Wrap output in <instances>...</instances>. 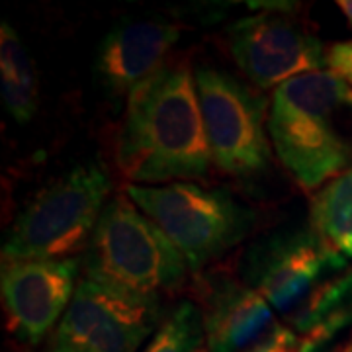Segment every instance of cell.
Returning a JSON list of instances; mask_svg holds the SVG:
<instances>
[{
    "label": "cell",
    "mask_w": 352,
    "mask_h": 352,
    "mask_svg": "<svg viewBox=\"0 0 352 352\" xmlns=\"http://www.w3.org/2000/svg\"><path fill=\"white\" fill-rule=\"evenodd\" d=\"M116 161L129 184L188 182L208 175L212 153L196 76L186 65L164 67L129 92Z\"/></svg>",
    "instance_id": "obj_1"
},
{
    "label": "cell",
    "mask_w": 352,
    "mask_h": 352,
    "mask_svg": "<svg viewBox=\"0 0 352 352\" xmlns=\"http://www.w3.org/2000/svg\"><path fill=\"white\" fill-rule=\"evenodd\" d=\"M344 112H352V88L331 71L296 76L274 90L270 143L303 190L323 188L352 164V141L339 127Z\"/></svg>",
    "instance_id": "obj_2"
},
{
    "label": "cell",
    "mask_w": 352,
    "mask_h": 352,
    "mask_svg": "<svg viewBox=\"0 0 352 352\" xmlns=\"http://www.w3.org/2000/svg\"><path fill=\"white\" fill-rule=\"evenodd\" d=\"M82 264L87 278L147 300L175 292L190 270L175 245L126 194L106 204Z\"/></svg>",
    "instance_id": "obj_3"
},
{
    "label": "cell",
    "mask_w": 352,
    "mask_h": 352,
    "mask_svg": "<svg viewBox=\"0 0 352 352\" xmlns=\"http://www.w3.org/2000/svg\"><path fill=\"white\" fill-rule=\"evenodd\" d=\"M110 192L104 166L76 164L20 212L2 245V263L73 258L87 251Z\"/></svg>",
    "instance_id": "obj_4"
},
{
    "label": "cell",
    "mask_w": 352,
    "mask_h": 352,
    "mask_svg": "<svg viewBox=\"0 0 352 352\" xmlns=\"http://www.w3.org/2000/svg\"><path fill=\"white\" fill-rule=\"evenodd\" d=\"M126 196L163 231L194 272L239 245L254 223L252 210L227 190L201 188L196 182L127 184Z\"/></svg>",
    "instance_id": "obj_5"
},
{
    "label": "cell",
    "mask_w": 352,
    "mask_h": 352,
    "mask_svg": "<svg viewBox=\"0 0 352 352\" xmlns=\"http://www.w3.org/2000/svg\"><path fill=\"white\" fill-rule=\"evenodd\" d=\"M194 76L212 163L237 178L261 175L272 153L266 102L217 69L200 67Z\"/></svg>",
    "instance_id": "obj_6"
},
{
    "label": "cell",
    "mask_w": 352,
    "mask_h": 352,
    "mask_svg": "<svg viewBox=\"0 0 352 352\" xmlns=\"http://www.w3.org/2000/svg\"><path fill=\"white\" fill-rule=\"evenodd\" d=\"M344 268L346 261L331 251L311 226L286 227L256 241L247 251L243 282L288 321Z\"/></svg>",
    "instance_id": "obj_7"
},
{
    "label": "cell",
    "mask_w": 352,
    "mask_h": 352,
    "mask_svg": "<svg viewBox=\"0 0 352 352\" xmlns=\"http://www.w3.org/2000/svg\"><path fill=\"white\" fill-rule=\"evenodd\" d=\"M161 321V300L138 298L85 276L53 333L51 352H138Z\"/></svg>",
    "instance_id": "obj_8"
},
{
    "label": "cell",
    "mask_w": 352,
    "mask_h": 352,
    "mask_svg": "<svg viewBox=\"0 0 352 352\" xmlns=\"http://www.w3.org/2000/svg\"><path fill=\"white\" fill-rule=\"evenodd\" d=\"M229 50L254 87L272 88L327 67L323 43L278 14H258L229 28Z\"/></svg>",
    "instance_id": "obj_9"
},
{
    "label": "cell",
    "mask_w": 352,
    "mask_h": 352,
    "mask_svg": "<svg viewBox=\"0 0 352 352\" xmlns=\"http://www.w3.org/2000/svg\"><path fill=\"white\" fill-rule=\"evenodd\" d=\"M78 258L2 263L0 294L8 329L24 344H38L59 325L78 286Z\"/></svg>",
    "instance_id": "obj_10"
},
{
    "label": "cell",
    "mask_w": 352,
    "mask_h": 352,
    "mask_svg": "<svg viewBox=\"0 0 352 352\" xmlns=\"http://www.w3.org/2000/svg\"><path fill=\"white\" fill-rule=\"evenodd\" d=\"M180 39V30L166 22L135 20L113 25L104 36L94 71L112 98L129 96L139 85L161 73L168 53Z\"/></svg>",
    "instance_id": "obj_11"
},
{
    "label": "cell",
    "mask_w": 352,
    "mask_h": 352,
    "mask_svg": "<svg viewBox=\"0 0 352 352\" xmlns=\"http://www.w3.org/2000/svg\"><path fill=\"white\" fill-rule=\"evenodd\" d=\"M201 303L210 352H249L278 323L258 292L231 278L208 284Z\"/></svg>",
    "instance_id": "obj_12"
},
{
    "label": "cell",
    "mask_w": 352,
    "mask_h": 352,
    "mask_svg": "<svg viewBox=\"0 0 352 352\" xmlns=\"http://www.w3.org/2000/svg\"><path fill=\"white\" fill-rule=\"evenodd\" d=\"M0 92L6 112L24 126L38 112V78L20 36L12 25L0 28Z\"/></svg>",
    "instance_id": "obj_13"
},
{
    "label": "cell",
    "mask_w": 352,
    "mask_h": 352,
    "mask_svg": "<svg viewBox=\"0 0 352 352\" xmlns=\"http://www.w3.org/2000/svg\"><path fill=\"white\" fill-rule=\"evenodd\" d=\"M309 226L331 251L352 261V164L311 198Z\"/></svg>",
    "instance_id": "obj_14"
},
{
    "label": "cell",
    "mask_w": 352,
    "mask_h": 352,
    "mask_svg": "<svg viewBox=\"0 0 352 352\" xmlns=\"http://www.w3.org/2000/svg\"><path fill=\"white\" fill-rule=\"evenodd\" d=\"M143 352H210L200 307L178 303L164 315Z\"/></svg>",
    "instance_id": "obj_15"
},
{
    "label": "cell",
    "mask_w": 352,
    "mask_h": 352,
    "mask_svg": "<svg viewBox=\"0 0 352 352\" xmlns=\"http://www.w3.org/2000/svg\"><path fill=\"white\" fill-rule=\"evenodd\" d=\"M303 340L288 323H276L249 352H302Z\"/></svg>",
    "instance_id": "obj_16"
},
{
    "label": "cell",
    "mask_w": 352,
    "mask_h": 352,
    "mask_svg": "<svg viewBox=\"0 0 352 352\" xmlns=\"http://www.w3.org/2000/svg\"><path fill=\"white\" fill-rule=\"evenodd\" d=\"M325 61L329 71L340 76L352 88V41H339L329 45Z\"/></svg>",
    "instance_id": "obj_17"
},
{
    "label": "cell",
    "mask_w": 352,
    "mask_h": 352,
    "mask_svg": "<svg viewBox=\"0 0 352 352\" xmlns=\"http://www.w3.org/2000/svg\"><path fill=\"white\" fill-rule=\"evenodd\" d=\"M337 6L340 8V12L344 14L346 22H349V25L352 28V0H339Z\"/></svg>",
    "instance_id": "obj_18"
},
{
    "label": "cell",
    "mask_w": 352,
    "mask_h": 352,
    "mask_svg": "<svg viewBox=\"0 0 352 352\" xmlns=\"http://www.w3.org/2000/svg\"><path fill=\"white\" fill-rule=\"evenodd\" d=\"M339 352H352V339L349 340V342H346V344H344V346H342Z\"/></svg>",
    "instance_id": "obj_19"
}]
</instances>
